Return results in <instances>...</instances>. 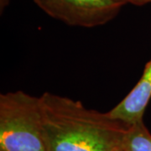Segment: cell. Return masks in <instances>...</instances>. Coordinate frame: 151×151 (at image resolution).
<instances>
[{
	"mask_svg": "<svg viewBox=\"0 0 151 151\" xmlns=\"http://www.w3.org/2000/svg\"><path fill=\"white\" fill-rule=\"evenodd\" d=\"M10 0H0V10L1 12L5 9V8L9 5Z\"/></svg>",
	"mask_w": 151,
	"mask_h": 151,
	"instance_id": "52a82bcc",
	"label": "cell"
},
{
	"mask_svg": "<svg viewBox=\"0 0 151 151\" xmlns=\"http://www.w3.org/2000/svg\"><path fill=\"white\" fill-rule=\"evenodd\" d=\"M119 151H124V150H123V147H122V148H121V149H120Z\"/></svg>",
	"mask_w": 151,
	"mask_h": 151,
	"instance_id": "ba28073f",
	"label": "cell"
},
{
	"mask_svg": "<svg viewBox=\"0 0 151 151\" xmlns=\"http://www.w3.org/2000/svg\"><path fill=\"white\" fill-rule=\"evenodd\" d=\"M48 15L68 25L92 28L118 15L123 4L115 0H34Z\"/></svg>",
	"mask_w": 151,
	"mask_h": 151,
	"instance_id": "3957f363",
	"label": "cell"
},
{
	"mask_svg": "<svg viewBox=\"0 0 151 151\" xmlns=\"http://www.w3.org/2000/svg\"><path fill=\"white\" fill-rule=\"evenodd\" d=\"M150 99L151 60L145 65L140 79L134 87L119 104L108 111V115L129 125L141 122Z\"/></svg>",
	"mask_w": 151,
	"mask_h": 151,
	"instance_id": "277c9868",
	"label": "cell"
},
{
	"mask_svg": "<svg viewBox=\"0 0 151 151\" xmlns=\"http://www.w3.org/2000/svg\"><path fill=\"white\" fill-rule=\"evenodd\" d=\"M46 151H119L129 124L80 101L45 92L40 97Z\"/></svg>",
	"mask_w": 151,
	"mask_h": 151,
	"instance_id": "6da1fadb",
	"label": "cell"
},
{
	"mask_svg": "<svg viewBox=\"0 0 151 151\" xmlns=\"http://www.w3.org/2000/svg\"><path fill=\"white\" fill-rule=\"evenodd\" d=\"M0 151H46L40 97L23 91L0 95Z\"/></svg>",
	"mask_w": 151,
	"mask_h": 151,
	"instance_id": "7a4b0ae2",
	"label": "cell"
},
{
	"mask_svg": "<svg viewBox=\"0 0 151 151\" xmlns=\"http://www.w3.org/2000/svg\"><path fill=\"white\" fill-rule=\"evenodd\" d=\"M117 2L120 3L121 4H134L136 6H142L148 4H151V0H115Z\"/></svg>",
	"mask_w": 151,
	"mask_h": 151,
	"instance_id": "8992f818",
	"label": "cell"
},
{
	"mask_svg": "<svg viewBox=\"0 0 151 151\" xmlns=\"http://www.w3.org/2000/svg\"><path fill=\"white\" fill-rule=\"evenodd\" d=\"M124 151H151V134L144 121L129 127L123 140Z\"/></svg>",
	"mask_w": 151,
	"mask_h": 151,
	"instance_id": "5b68a950",
	"label": "cell"
}]
</instances>
